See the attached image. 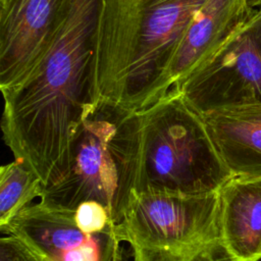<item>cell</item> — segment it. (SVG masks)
<instances>
[{
  "mask_svg": "<svg viewBox=\"0 0 261 261\" xmlns=\"http://www.w3.org/2000/svg\"><path fill=\"white\" fill-rule=\"evenodd\" d=\"M255 9L245 0H206L185 30L167 70L169 91L203 67Z\"/></svg>",
  "mask_w": 261,
  "mask_h": 261,
  "instance_id": "cell-9",
  "label": "cell"
},
{
  "mask_svg": "<svg viewBox=\"0 0 261 261\" xmlns=\"http://www.w3.org/2000/svg\"><path fill=\"white\" fill-rule=\"evenodd\" d=\"M67 0H0V89L21 83L48 51Z\"/></svg>",
  "mask_w": 261,
  "mask_h": 261,
  "instance_id": "cell-7",
  "label": "cell"
},
{
  "mask_svg": "<svg viewBox=\"0 0 261 261\" xmlns=\"http://www.w3.org/2000/svg\"><path fill=\"white\" fill-rule=\"evenodd\" d=\"M249 7L253 9H257L261 6V0H245Z\"/></svg>",
  "mask_w": 261,
  "mask_h": 261,
  "instance_id": "cell-16",
  "label": "cell"
},
{
  "mask_svg": "<svg viewBox=\"0 0 261 261\" xmlns=\"http://www.w3.org/2000/svg\"><path fill=\"white\" fill-rule=\"evenodd\" d=\"M101 0H67L64 17L38 65L2 91V132L14 159L44 187L63 173L71 139L100 102L97 39Z\"/></svg>",
  "mask_w": 261,
  "mask_h": 261,
  "instance_id": "cell-1",
  "label": "cell"
},
{
  "mask_svg": "<svg viewBox=\"0 0 261 261\" xmlns=\"http://www.w3.org/2000/svg\"><path fill=\"white\" fill-rule=\"evenodd\" d=\"M202 117L231 175L261 177V102L217 109Z\"/></svg>",
  "mask_w": 261,
  "mask_h": 261,
  "instance_id": "cell-10",
  "label": "cell"
},
{
  "mask_svg": "<svg viewBox=\"0 0 261 261\" xmlns=\"http://www.w3.org/2000/svg\"><path fill=\"white\" fill-rule=\"evenodd\" d=\"M20 238L41 261H112L120 241L115 226L87 233L75 223L74 210L32 203L1 231Z\"/></svg>",
  "mask_w": 261,
  "mask_h": 261,
  "instance_id": "cell-8",
  "label": "cell"
},
{
  "mask_svg": "<svg viewBox=\"0 0 261 261\" xmlns=\"http://www.w3.org/2000/svg\"><path fill=\"white\" fill-rule=\"evenodd\" d=\"M115 233L136 261H230L221 242L218 191L136 194Z\"/></svg>",
  "mask_w": 261,
  "mask_h": 261,
  "instance_id": "cell-5",
  "label": "cell"
},
{
  "mask_svg": "<svg viewBox=\"0 0 261 261\" xmlns=\"http://www.w3.org/2000/svg\"><path fill=\"white\" fill-rule=\"evenodd\" d=\"M176 91L201 115L261 102V36L250 18Z\"/></svg>",
  "mask_w": 261,
  "mask_h": 261,
  "instance_id": "cell-6",
  "label": "cell"
},
{
  "mask_svg": "<svg viewBox=\"0 0 261 261\" xmlns=\"http://www.w3.org/2000/svg\"><path fill=\"white\" fill-rule=\"evenodd\" d=\"M220 233L230 261H261V177L231 176L219 189Z\"/></svg>",
  "mask_w": 261,
  "mask_h": 261,
  "instance_id": "cell-11",
  "label": "cell"
},
{
  "mask_svg": "<svg viewBox=\"0 0 261 261\" xmlns=\"http://www.w3.org/2000/svg\"><path fill=\"white\" fill-rule=\"evenodd\" d=\"M0 261H41L17 236L3 233L0 240Z\"/></svg>",
  "mask_w": 261,
  "mask_h": 261,
  "instance_id": "cell-14",
  "label": "cell"
},
{
  "mask_svg": "<svg viewBox=\"0 0 261 261\" xmlns=\"http://www.w3.org/2000/svg\"><path fill=\"white\" fill-rule=\"evenodd\" d=\"M44 185L41 178L23 161L14 159L0 167V230L34 199L41 198Z\"/></svg>",
  "mask_w": 261,
  "mask_h": 261,
  "instance_id": "cell-12",
  "label": "cell"
},
{
  "mask_svg": "<svg viewBox=\"0 0 261 261\" xmlns=\"http://www.w3.org/2000/svg\"><path fill=\"white\" fill-rule=\"evenodd\" d=\"M141 116V156L136 194L204 195L232 175L200 113L179 91H169Z\"/></svg>",
  "mask_w": 261,
  "mask_h": 261,
  "instance_id": "cell-4",
  "label": "cell"
},
{
  "mask_svg": "<svg viewBox=\"0 0 261 261\" xmlns=\"http://www.w3.org/2000/svg\"><path fill=\"white\" fill-rule=\"evenodd\" d=\"M112 261H136V259L130 248L125 243L120 242L115 249Z\"/></svg>",
  "mask_w": 261,
  "mask_h": 261,
  "instance_id": "cell-15",
  "label": "cell"
},
{
  "mask_svg": "<svg viewBox=\"0 0 261 261\" xmlns=\"http://www.w3.org/2000/svg\"><path fill=\"white\" fill-rule=\"evenodd\" d=\"M141 134L139 112L100 100L76 128L67 165L58 179L44 187L40 202L74 210L82 202L97 201L118 224L136 195Z\"/></svg>",
  "mask_w": 261,
  "mask_h": 261,
  "instance_id": "cell-3",
  "label": "cell"
},
{
  "mask_svg": "<svg viewBox=\"0 0 261 261\" xmlns=\"http://www.w3.org/2000/svg\"><path fill=\"white\" fill-rule=\"evenodd\" d=\"M76 225L87 233H99L115 226L109 210L100 202L85 201L74 209Z\"/></svg>",
  "mask_w": 261,
  "mask_h": 261,
  "instance_id": "cell-13",
  "label": "cell"
},
{
  "mask_svg": "<svg viewBox=\"0 0 261 261\" xmlns=\"http://www.w3.org/2000/svg\"><path fill=\"white\" fill-rule=\"evenodd\" d=\"M206 0H101L97 39L100 100L139 112L169 92L178 42Z\"/></svg>",
  "mask_w": 261,
  "mask_h": 261,
  "instance_id": "cell-2",
  "label": "cell"
}]
</instances>
